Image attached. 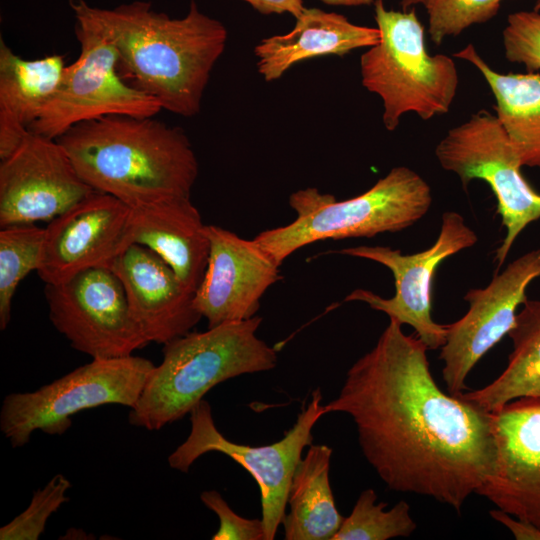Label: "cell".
<instances>
[{"label": "cell", "instance_id": "obj_6", "mask_svg": "<svg viewBox=\"0 0 540 540\" xmlns=\"http://www.w3.org/2000/svg\"><path fill=\"white\" fill-rule=\"evenodd\" d=\"M380 42L361 55L362 85L383 103V123L393 131L405 113L422 120L445 114L456 96L458 71L444 54L430 55L415 10L396 11L374 1Z\"/></svg>", "mask_w": 540, "mask_h": 540}, {"label": "cell", "instance_id": "obj_8", "mask_svg": "<svg viewBox=\"0 0 540 540\" xmlns=\"http://www.w3.org/2000/svg\"><path fill=\"white\" fill-rule=\"evenodd\" d=\"M325 414L322 393L317 388L282 439L268 445L249 446L224 437L215 425L210 404L203 399L190 412L189 436L170 454L168 463L171 468L187 473L208 452H220L232 458L257 482L265 538L273 540L286 514L292 477L302 452L313 444V427Z\"/></svg>", "mask_w": 540, "mask_h": 540}, {"label": "cell", "instance_id": "obj_32", "mask_svg": "<svg viewBox=\"0 0 540 540\" xmlns=\"http://www.w3.org/2000/svg\"><path fill=\"white\" fill-rule=\"evenodd\" d=\"M248 3L261 14L289 13L295 19L305 10L303 0H241Z\"/></svg>", "mask_w": 540, "mask_h": 540}, {"label": "cell", "instance_id": "obj_9", "mask_svg": "<svg viewBox=\"0 0 540 540\" xmlns=\"http://www.w3.org/2000/svg\"><path fill=\"white\" fill-rule=\"evenodd\" d=\"M435 155L465 188L474 179L490 186L506 229L495 255L498 267L502 266L516 238L540 218V194L523 177L515 145L496 115L481 110L450 129L437 144Z\"/></svg>", "mask_w": 540, "mask_h": 540}, {"label": "cell", "instance_id": "obj_20", "mask_svg": "<svg viewBox=\"0 0 540 540\" xmlns=\"http://www.w3.org/2000/svg\"><path fill=\"white\" fill-rule=\"evenodd\" d=\"M376 27L360 26L344 15L320 8H305L293 29L261 40L255 46L257 69L265 81H275L293 65L324 55L343 56L380 42Z\"/></svg>", "mask_w": 540, "mask_h": 540}, {"label": "cell", "instance_id": "obj_13", "mask_svg": "<svg viewBox=\"0 0 540 540\" xmlns=\"http://www.w3.org/2000/svg\"><path fill=\"white\" fill-rule=\"evenodd\" d=\"M95 192L57 139L29 131L0 163V226L50 222Z\"/></svg>", "mask_w": 540, "mask_h": 540}, {"label": "cell", "instance_id": "obj_2", "mask_svg": "<svg viewBox=\"0 0 540 540\" xmlns=\"http://www.w3.org/2000/svg\"><path fill=\"white\" fill-rule=\"evenodd\" d=\"M75 24L106 39L117 51L125 81L153 97L162 109L193 117L228 32L191 0L187 14L171 18L150 2L133 1L112 9L69 0Z\"/></svg>", "mask_w": 540, "mask_h": 540}, {"label": "cell", "instance_id": "obj_24", "mask_svg": "<svg viewBox=\"0 0 540 540\" xmlns=\"http://www.w3.org/2000/svg\"><path fill=\"white\" fill-rule=\"evenodd\" d=\"M508 332L513 349L503 372L490 384L458 396L493 412L522 397H540V300L526 299Z\"/></svg>", "mask_w": 540, "mask_h": 540}, {"label": "cell", "instance_id": "obj_30", "mask_svg": "<svg viewBox=\"0 0 540 540\" xmlns=\"http://www.w3.org/2000/svg\"><path fill=\"white\" fill-rule=\"evenodd\" d=\"M200 499L219 519V528L212 536L213 540H266L262 520L241 517L219 492L203 491Z\"/></svg>", "mask_w": 540, "mask_h": 540}, {"label": "cell", "instance_id": "obj_21", "mask_svg": "<svg viewBox=\"0 0 540 540\" xmlns=\"http://www.w3.org/2000/svg\"><path fill=\"white\" fill-rule=\"evenodd\" d=\"M59 54L24 59L0 38V159L11 155L54 96L65 70Z\"/></svg>", "mask_w": 540, "mask_h": 540}, {"label": "cell", "instance_id": "obj_3", "mask_svg": "<svg viewBox=\"0 0 540 540\" xmlns=\"http://www.w3.org/2000/svg\"><path fill=\"white\" fill-rule=\"evenodd\" d=\"M154 117L107 115L57 140L87 184L130 207L190 197L199 173L193 147L181 128Z\"/></svg>", "mask_w": 540, "mask_h": 540}, {"label": "cell", "instance_id": "obj_29", "mask_svg": "<svg viewBox=\"0 0 540 540\" xmlns=\"http://www.w3.org/2000/svg\"><path fill=\"white\" fill-rule=\"evenodd\" d=\"M505 57L523 64L528 72L540 69V13L517 11L507 17L502 32Z\"/></svg>", "mask_w": 540, "mask_h": 540}, {"label": "cell", "instance_id": "obj_19", "mask_svg": "<svg viewBox=\"0 0 540 540\" xmlns=\"http://www.w3.org/2000/svg\"><path fill=\"white\" fill-rule=\"evenodd\" d=\"M130 208L132 244L155 252L196 292L206 271L210 243L207 225L190 197H170Z\"/></svg>", "mask_w": 540, "mask_h": 540}, {"label": "cell", "instance_id": "obj_35", "mask_svg": "<svg viewBox=\"0 0 540 540\" xmlns=\"http://www.w3.org/2000/svg\"><path fill=\"white\" fill-rule=\"evenodd\" d=\"M534 10L540 11V0H537V2L535 4V7H534Z\"/></svg>", "mask_w": 540, "mask_h": 540}, {"label": "cell", "instance_id": "obj_15", "mask_svg": "<svg viewBox=\"0 0 540 540\" xmlns=\"http://www.w3.org/2000/svg\"><path fill=\"white\" fill-rule=\"evenodd\" d=\"M130 219V206L97 191L51 220L45 228L40 279L57 284L85 269L110 268L132 244Z\"/></svg>", "mask_w": 540, "mask_h": 540}, {"label": "cell", "instance_id": "obj_17", "mask_svg": "<svg viewBox=\"0 0 540 540\" xmlns=\"http://www.w3.org/2000/svg\"><path fill=\"white\" fill-rule=\"evenodd\" d=\"M491 414L496 468L476 494L540 528V397L515 399Z\"/></svg>", "mask_w": 540, "mask_h": 540}, {"label": "cell", "instance_id": "obj_27", "mask_svg": "<svg viewBox=\"0 0 540 540\" xmlns=\"http://www.w3.org/2000/svg\"><path fill=\"white\" fill-rule=\"evenodd\" d=\"M502 0H426L428 33L435 45L493 18Z\"/></svg>", "mask_w": 540, "mask_h": 540}, {"label": "cell", "instance_id": "obj_5", "mask_svg": "<svg viewBox=\"0 0 540 540\" xmlns=\"http://www.w3.org/2000/svg\"><path fill=\"white\" fill-rule=\"evenodd\" d=\"M289 203L297 214L295 220L253 238L279 265L318 241L401 231L428 212L432 193L418 173L397 166L356 197L337 201L317 188H306L294 192Z\"/></svg>", "mask_w": 540, "mask_h": 540}, {"label": "cell", "instance_id": "obj_31", "mask_svg": "<svg viewBox=\"0 0 540 540\" xmlns=\"http://www.w3.org/2000/svg\"><path fill=\"white\" fill-rule=\"evenodd\" d=\"M490 516L506 526L517 540H540V528L525 520L516 518L501 509L489 511Z\"/></svg>", "mask_w": 540, "mask_h": 540}, {"label": "cell", "instance_id": "obj_34", "mask_svg": "<svg viewBox=\"0 0 540 540\" xmlns=\"http://www.w3.org/2000/svg\"><path fill=\"white\" fill-rule=\"evenodd\" d=\"M426 0H400L401 7L404 11L408 10L410 7L422 4L424 5Z\"/></svg>", "mask_w": 540, "mask_h": 540}, {"label": "cell", "instance_id": "obj_1", "mask_svg": "<svg viewBox=\"0 0 540 540\" xmlns=\"http://www.w3.org/2000/svg\"><path fill=\"white\" fill-rule=\"evenodd\" d=\"M401 326L389 319L325 412L351 416L364 457L390 490L430 497L460 513L496 468L492 414L442 391L428 348Z\"/></svg>", "mask_w": 540, "mask_h": 540}, {"label": "cell", "instance_id": "obj_10", "mask_svg": "<svg viewBox=\"0 0 540 540\" xmlns=\"http://www.w3.org/2000/svg\"><path fill=\"white\" fill-rule=\"evenodd\" d=\"M79 57L65 67L60 84L29 131L58 139L76 124L107 115L154 117L162 107L123 79L116 49L75 24Z\"/></svg>", "mask_w": 540, "mask_h": 540}, {"label": "cell", "instance_id": "obj_25", "mask_svg": "<svg viewBox=\"0 0 540 540\" xmlns=\"http://www.w3.org/2000/svg\"><path fill=\"white\" fill-rule=\"evenodd\" d=\"M45 228L34 224L11 225L0 230V329L10 318L19 283L41 266Z\"/></svg>", "mask_w": 540, "mask_h": 540}, {"label": "cell", "instance_id": "obj_18", "mask_svg": "<svg viewBox=\"0 0 540 540\" xmlns=\"http://www.w3.org/2000/svg\"><path fill=\"white\" fill-rule=\"evenodd\" d=\"M120 279L134 321L149 340L165 344L188 332L202 316L195 291L149 248L131 244L111 264Z\"/></svg>", "mask_w": 540, "mask_h": 540}, {"label": "cell", "instance_id": "obj_12", "mask_svg": "<svg viewBox=\"0 0 540 540\" xmlns=\"http://www.w3.org/2000/svg\"><path fill=\"white\" fill-rule=\"evenodd\" d=\"M478 241L476 233L457 212H444L435 243L417 253L403 254L388 246H356L340 250L344 255L377 262L394 276L395 293L383 298L366 290L356 289L345 301H361L372 309L388 315L399 324L411 326L417 337L431 350L441 348L447 335V325L432 318V282L439 265L448 257L472 247Z\"/></svg>", "mask_w": 540, "mask_h": 540}, {"label": "cell", "instance_id": "obj_7", "mask_svg": "<svg viewBox=\"0 0 540 540\" xmlns=\"http://www.w3.org/2000/svg\"><path fill=\"white\" fill-rule=\"evenodd\" d=\"M154 367L149 359L133 354L92 359L35 391L10 393L1 406V432L13 448H20L36 430L64 434L72 416L82 410L107 404L131 409Z\"/></svg>", "mask_w": 540, "mask_h": 540}, {"label": "cell", "instance_id": "obj_14", "mask_svg": "<svg viewBox=\"0 0 540 540\" xmlns=\"http://www.w3.org/2000/svg\"><path fill=\"white\" fill-rule=\"evenodd\" d=\"M540 277V248L523 254L497 273L484 288L464 296L469 308L463 317L447 325L441 347L442 376L448 392L459 395L475 364L514 326L516 310L526 299V289Z\"/></svg>", "mask_w": 540, "mask_h": 540}, {"label": "cell", "instance_id": "obj_28", "mask_svg": "<svg viewBox=\"0 0 540 540\" xmlns=\"http://www.w3.org/2000/svg\"><path fill=\"white\" fill-rule=\"evenodd\" d=\"M70 481L56 474L44 487L34 491L28 507L0 528L1 540H38L49 517L69 501L66 496Z\"/></svg>", "mask_w": 540, "mask_h": 540}, {"label": "cell", "instance_id": "obj_16", "mask_svg": "<svg viewBox=\"0 0 540 540\" xmlns=\"http://www.w3.org/2000/svg\"><path fill=\"white\" fill-rule=\"evenodd\" d=\"M210 249L194 307L208 328L256 316L264 293L281 279L280 266L254 239L207 225Z\"/></svg>", "mask_w": 540, "mask_h": 540}, {"label": "cell", "instance_id": "obj_4", "mask_svg": "<svg viewBox=\"0 0 540 540\" xmlns=\"http://www.w3.org/2000/svg\"><path fill=\"white\" fill-rule=\"evenodd\" d=\"M260 316L188 332L164 344L163 359L148 377L136 405L132 426L157 431L190 414L216 385L273 369L277 352L257 336Z\"/></svg>", "mask_w": 540, "mask_h": 540}, {"label": "cell", "instance_id": "obj_22", "mask_svg": "<svg viewBox=\"0 0 540 540\" xmlns=\"http://www.w3.org/2000/svg\"><path fill=\"white\" fill-rule=\"evenodd\" d=\"M483 76L496 101V117L523 166L540 168V73L503 74L491 68L473 44L454 53Z\"/></svg>", "mask_w": 540, "mask_h": 540}, {"label": "cell", "instance_id": "obj_33", "mask_svg": "<svg viewBox=\"0 0 540 540\" xmlns=\"http://www.w3.org/2000/svg\"><path fill=\"white\" fill-rule=\"evenodd\" d=\"M331 6H364L371 5L375 0H319Z\"/></svg>", "mask_w": 540, "mask_h": 540}, {"label": "cell", "instance_id": "obj_11", "mask_svg": "<svg viewBox=\"0 0 540 540\" xmlns=\"http://www.w3.org/2000/svg\"><path fill=\"white\" fill-rule=\"evenodd\" d=\"M44 292L53 326L92 359L129 356L150 343L109 267L85 269L63 282L45 284Z\"/></svg>", "mask_w": 540, "mask_h": 540}, {"label": "cell", "instance_id": "obj_26", "mask_svg": "<svg viewBox=\"0 0 540 540\" xmlns=\"http://www.w3.org/2000/svg\"><path fill=\"white\" fill-rule=\"evenodd\" d=\"M377 494L371 489L362 491L348 517L332 540H387L409 537L417 528L404 500L385 510V502L376 503Z\"/></svg>", "mask_w": 540, "mask_h": 540}, {"label": "cell", "instance_id": "obj_23", "mask_svg": "<svg viewBox=\"0 0 540 540\" xmlns=\"http://www.w3.org/2000/svg\"><path fill=\"white\" fill-rule=\"evenodd\" d=\"M332 449L310 445L292 477L282 521L286 540H332L344 517L336 508L329 481Z\"/></svg>", "mask_w": 540, "mask_h": 540}]
</instances>
